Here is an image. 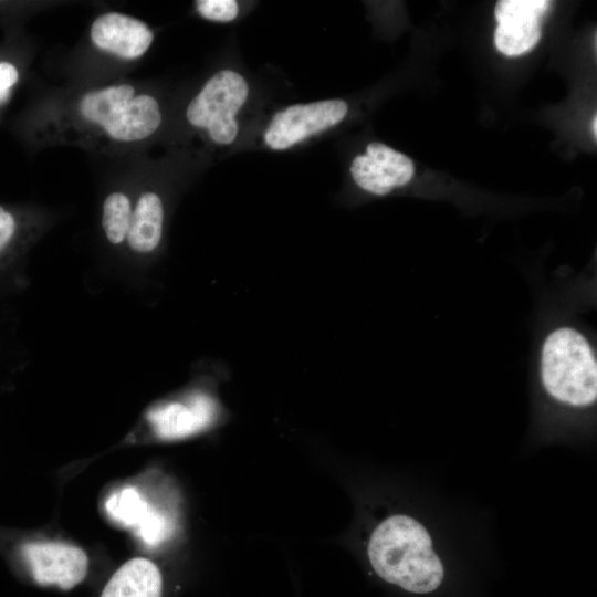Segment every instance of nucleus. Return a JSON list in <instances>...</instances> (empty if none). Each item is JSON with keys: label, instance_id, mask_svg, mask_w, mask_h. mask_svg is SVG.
<instances>
[{"label": "nucleus", "instance_id": "f257e3e1", "mask_svg": "<svg viewBox=\"0 0 597 597\" xmlns=\"http://www.w3.org/2000/svg\"><path fill=\"white\" fill-rule=\"evenodd\" d=\"M368 557L380 578L410 593L433 591L444 576L428 531L408 515H392L375 528Z\"/></svg>", "mask_w": 597, "mask_h": 597}, {"label": "nucleus", "instance_id": "f03ea898", "mask_svg": "<svg viewBox=\"0 0 597 597\" xmlns=\"http://www.w3.org/2000/svg\"><path fill=\"white\" fill-rule=\"evenodd\" d=\"M537 362L541 384L554 400L575 408L596 402V348L582 329L566 324L549 329Z\"/></svg>", "mask_w": 597, "mask_h": 597}, {"label": "nucleus", "instance_id": "7ed1b4c3", "mask_svg": "<svg viewBox=\"0 0 597 597\" xmlns=\"http://www.w3.org/2000/svg\"><path fill=\"white\" fill-rule=\"evenodd\" d=\"M129 84L108 86L84 95L80 103L82 115L101 125L114 139L140 140L151 135L161 123L157 101L150 95L134 96Z\"/></svg>", "mask_w": 597, "mask_h": 597}, {"label": "nucleus", "instance_id": "20e7f679", "mask_svg": "<svg viewBox=\"0 0 597 597\" xmlns=\"http://www.w3.org/2000/svg\"><path fill=\"white\" fill-rule=\"evenodd\" d=\"M249 85L243 75L224 69L212 75L188 104V122L208 132L219 145L232 144L239 133L237 115L248 100Z\"/></svg>", "mask_w": 597, "mask_h": 597}, {"label": "nucleus", "instance_id": "39448f33", "mask_svg": "<svg viewBox=\"0 0 597 597\" xmlns=\"http://www.w3.org/2000/svg\"><path fill=\"white\" fill-rule=\"evenodd\" d=\"M348 112L343 100H323L290 105L276 112L263 139L273 150H285L339 124Z\"/></svg>", "mask_w": 597, "mask_h": 597}, {"label": "nucleus", "instance_id": "423d86ee", "mask_svg": "<svg viewBox=\"0 0 597 597\" xmlns=\"http://www.w3.org/2000/svg\"><path fill=\"white\" fill-rule=\"evenodd\" d=\"M21 554L38 584L64 590L80 584L88 568L86 553L63 542H28Z\"/></svg>", "mask_w": 597, "mask_h": 597}, {"label": "nucleus", "instance_id": "0eeeda50", "mask_svg": "<svg viewBox=\"0 0 597 597\" xmlns=\"http://www.w3.org/2000/svg\"><path fill=\"white\" fill-rule=\"evenodd\" d=\"M546 0H500L494 10L496 49L507 56L530 51L541 38V19L549 9Z\"/></svg>", "mask_w": 597, "mask_h": 597}, {"label": "nucleus", "instance_id": "6e6552de", "mask_svg": "<svg viewBox=\"0 0 597 597\" xmlns=\"http://www.w3.org/2000/svg\"><path fill=\"white\" fill-rule=\"evenodd\" d=\"M413 172L409 157L377 142L368 144L366 154L356 156L350 165L357 186L376 196L388 195L394 188L405 186Z\"/></svg>", "mask_w": 597, "mask_h": 597}, {"label": "nucleus", "instance_id": "1a4fd4ad", "mask_svg": "<svg viewBox=\"0 0 597 597\" xmlns=\"http://www.w3.org/2000/svg\"><path fill=\"white\" fill-rule=\"evenodd\" d=\"M105 509L112 520L132 528L148 546L159 545L172 533L171 521L150 505L134 486H126L112 493Z\"/></svg>", "mask_w": 597, "mask_h": 597}, {"label": "nucleus", "instance_id": "9d476101", "mask_svg": "<svg viewBox=\"0 0 597 597\" xmlns=\"http://www.w3.org/2000/svg\"><path fill=\"white\" fill-rule=\"evenodd\" d=\"M91 38L103 51L124 59H136L148 50L154 34L140 20L123 13L108 12L93 22Z\"/></svg>", "mask_w": 597, "mask_h": 597}, {"label": "nucleus", "instance_id": "9b49d317", "mask_svg": "<svg viewBox=\"0 0 597 597\" xmlns=\"http://www.w3.org/2000/svg\"><path fill=\"white\" fill-rule=\"evenodd\" d=\"M213 405L205 397H196L191 405L170 404L150 415L156 433L163 439H177L192 434L208 426Z\"/></svg>", "mask_w": 597, "mask_h": 597}, {"label": "nucleus", "instance_id": "f8f14e48", "mask_svg": "<svg viewBox=\"0 0 597 597\" xmlns=\"http://www.w3.org/2000/svg\"><path fill=\"white\" fill-rule=\"evenodd\" d=\"M161 587L158 567L147 558L136 557L115 572L101 597H160Z\"/></svg>", "mask_w": 597, "mask_h": 597}, {"label": "nucleus", "instance_id": "ddd939ff", "mask_svg": "<svg viewBox=\"0 0 597 597\" xmlns=\"http://www.w3.org/2000/svg\"><path fill=\"white\" fill-rule=\"evenodd\" d=\"M164 208L155 192H145L132 212L127 241L129 247L140 253L154 251L161 239Z\"/></svg>", "mask_w": 597, "mask_h": 597}, {"label": "nucleus", "instance_id": "4468645a", "mask_svg": "<svg viewBox=\"0 0 597 597\" xmlns=\"http://www.w3.org/2000/svg\"><path fill=\"white\" fill-rule=\"evenodd\" d=\"M132 217L130 202L122 192L111 193L103 205L102 224L108 241L119 244L127 237Z\"/></svg>", "mask_w": 597, "mask_h": 597}, {"label": "nucleus", "instance_id": "2eb2a0df", "mask_svg": "<svg viewBox=\"0 0 597 597\" xmlns=\"http://www.w3.org/2000/svg\"><path fill=\"white\" fill-rule=\"evenodd\" d=\"M196 8L201 17L216 22L233 21L239 13V4L234 0H198Z\"/></svg>", "mask_w": 597, "mask_h": 597}, {"label": "nucleus", "instance_id": "dca6fc26", "mask_svg": "<svg viewBox=\"0 0 597 597\" xmlns=\"http://www.w3.org/2000/svg\"><path fill=\"white\" fill-rule=\"evenodd\" d=\"M19 77L18 70L9 62H0V102L10 93Z\"/></svg>", "mask_w": 597, "mask_h": 597}, {"label": "nucleus", "instance_id": "f3484780", "mask_svg": "<svg viewBox=\"0 0 597 597\" xmlns=\"http://www.w3.org/2000/svg\"><path fill=\"white\" fill-rule=\"evenodd\" d=\"M15 231V220L13 216L0 206V252L11 241Z\"/></svg>", "mask_w": 597, "mask_h": 597}, {"label": "nucleus", "instance_id": "a211bd4d", "mask_svg": "<svg viewBox=\"0 0 597 597\" xmlns=\"http://www.w3.org/2000/svg\"><path fill=\"white\" fill-rule=\"evenodd\" d=\"M591 133L596 139L597 136V117L595 116L591 122Z\"/></svg>", "mask_w": 597, "mask_h": 597}]
</instances>
